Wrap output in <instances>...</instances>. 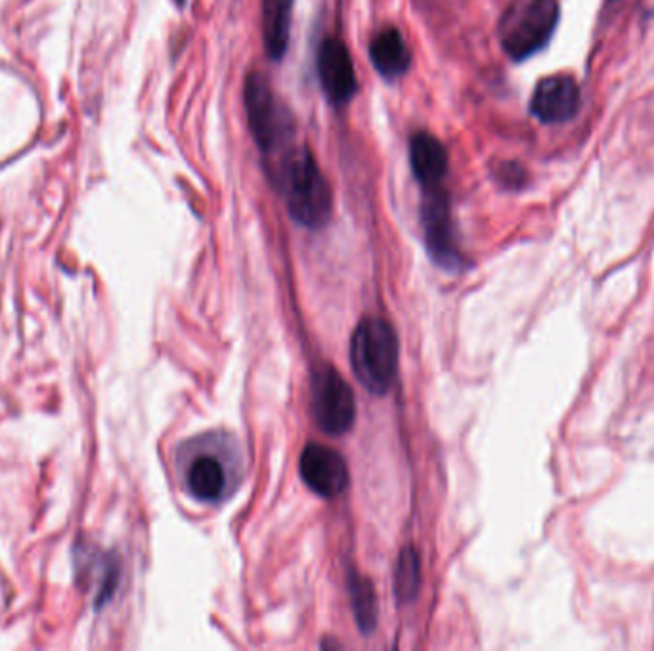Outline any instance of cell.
Masks as SVG:
<instances>
[{"instance_id":"11","label":"cell","mask_w":654,"mask_h":651,"mask_svg":"<svg viewBox=\"0 0 654 651\" xmlns=\"http://www.w3.org/2000/svg\"><path fill=\"white\" fill-rule=\"evenodd\" d=\"M370 58L373 67L386 80L404 77L410 70V48L396 27H386L371 40Z\"/></svg>"},{"instance_id":"1","label":"cell","mask_w":654,"mask_h":651,"mask_svg":"<svg viewBox=\"0 0 654 651\" xmlns=\"http://www.w3.org/2000/svg\"><path fill=\"white\" fill-rule=\"evenodd\" d=\"M270 180L292 214L293 221L308 229H320L332 216V189L307 146L289 143L270 155Z\"/></svg>"},{"instance_id":"15","label":"cell","mask_w":654,"mask_h":651,"mask_svg":"<svg viewBox=\"0 0 654 651\" xmlns=\"http://www.w3.org/2000/svg\"><path fill=\"white\" fill-rule=\"evenodd\" d=\"M419 585H421V565H419L418 552L414 549L403 550L396 565V597L400 600H414L418 597Z\"/></svg>"},{"instance_id":"12","label":"cell","mask_w":654,"mask_h":651,"mask_svg":"<svg viewBox=\"0 0 654 651\" xmlns=\"http://www.w3.org/2000/svg\"><path fill=\"white\" fill-rule=\"evenodd\" d=\"M293 0H262V33L270 60L280 62L287 54L292 37Z\"/></svg>"},{"instance_id":"17","label":"cell","mask_w":654,"mask_h":651,"mask_svg":"<svg viewBox=\"0 0 654 651\" xmlns=\"http://www.w3.org/2000/svg\"><path fill=\"white\" fill-rule=\"evenodd\" d=\"M176 4H178V7H184V4H186V0H176Z\"/></svg>"},{"instance_id":"13","label":"cell","mask_w":654,"mask_h":651,"mask_svg":"<svg viewBox=\"0 0 654 651\" xmlns=\"http://www.w3.org/2000/svg\"><path fill=\"white\" fill-rule=\"evenodd\" d=\"M186 484L198 501L217 502L226 491L229 474L217 456H196L186 471Z\"/></svg>"},{"instance_id":"5","label":"cell","mask_w":654,"mask_h":651,"mask_svg":"<svg viewBox=\"0 0 654 651\" xmlns=\"http://www.w3.org/2000/svg\"><path fill=\"white\" fill-rule=\"evenodd\" d=\"M312 413L325 434L341 436L353 428L356 401L353 388L333 367H322L312 378Z\"/></svg>"},{"instance_id":"8","label":"cell","mask_w":654,"mask_h":651,"mask_svg":"<svg viewBox=\"0 0 654 651\" xmlns=\"http://www.w3.org/2000/svg\"><path fill=\"white\" fill-rule=\"evenodd\" d=\"M580 87L572 75H550L538 83L530 98V113L544 125H565L580 110Z\"/></svg>"},{"instance_id":"14","label":"cell","mask_w":654,"mask_h":651,"mask_svg":"<svg viewBox=\"0 0 654 651\" xmlns=\"http://www.w3.org/2000/svg\"><path fill=\"white\" fill-rule=\"evenodd\" d=\"M350 602L358 627L362 628L363 633L373 630L378 621V598L371 583L360 575H353L350 579Z\"/></svg>"},{"instance_id":"4","label":"cell","mask_w":654,"mask_h":651,"mask_svg":"<svg viewBox=\"0 0 654 651\" xmlns=\"http://www.w3.org/2000/svg\"><path fill=\"white\" fill-rule=\"evenodd\" d=\"M244 102L252 140L267 158L293 143L295 126L292 113L277 102L274 90L269 80L264 79V75L251 73L247 77Z\"/></svg>"},{"instance_id":"7","label":"cell","mask_w":654,"mask_h":651,"mask_svg":"<svg viewBox=\"0 0 654 651\" xmlns=\"http://www.w3.org/2000/svg\"><path fill=\"white\" fill-rule=\"evenodd\" d=\"M316 71L322 85L323 95L333 105H345L358 92L353 58L345 42L335 37L322 40L316 55Z\"/></svg>"},{"instance_id":"9","label":"cell","mask_w":654,"mask_h":651,"mask_svg":"<svg viewBox=\"0 0 654 651\" xmlns=\"http://www.w3.org/2000/svg\"><path fill=\"white\" fill-rule=\"evenodd\" d=\"M300 476L307 486L320 497L333 499L348 486V468L345 459L335 449L310 443L300 455Z\"/></svg>"},{"instance_id":"6","label":"cell","mask_w":654,"mask_h":651,"mask_svg":"<svg viewBox=\"0 0 654 651\" xmlns=\"http://www.w3.org/2000/svg\"><path fill=\"white\" fill-rule=\"evenodd\" d=\"M421 226H423L427 251L431 254V259L444 270H456L457 266H461V256L457 251L456 234L452 224L448 193L442 186L423 189Z\"/></svg>"},{"instance_id":"3","label":"cell","mask_w":654,"mask_h":651,"mask_svg":"<svg viewBox=\"0 0 654 651\" xmlns=\"http://www.w3.org/2000/svg\"><path fill=\"white\" fill-rule=\"evenodd\" d=\"M559 0H522L505 12L497 33L505 54L525 62L547 47L559 25Z\"/></svg>"},{"instance_id":"2","label":"cell","mask_w":654,"mask_h":651,"mask_svg":"<svg viewBox=\"0 0 654 651\" xmlns=\"http://www.w3.org/2000/svg\"><path fill=\"white\" fill-rule=\"evenodd\" d=\"M350 367L371 393L388 392L398 370V338L381 317H366L350 338Z\"/></svg>"},{"instance_id":"16","label":"cell","mask_w":654,"mask_h":651,"mask_svg":"<svg viewBox=\"0 0 654 651\" xmlns=\"http://www.w3.org/2000/svg\"><path fill=\"white\" fill-rule=\"evenodd\" d=\"M497 176H499L502 184L509 186V188H519V186L525 184V171L519 165H515V163H504V165L499 166Z\"/></svg>"},{"instance_id":"10","label":"cell","mask_w":654,"mask_h":651,"mask_svg":"<svg viewBox=\"0 0 654 651\" xmlns=\"http://www.w3.org/2000/svg\"><path fill=\"white\" fill-rule=\"evenodd\" d=\"M410 165L421 189L441 188L448 176V150L433 134L416 133L410 140Z\"/></svg>"}]
</instances>
